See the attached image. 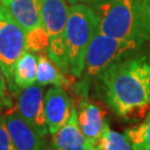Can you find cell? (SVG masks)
<instances>
[{"mask_svg": "<svg viewBox=\"0 0 150 150\" xmlns=\"http://www.w3.org/2000/svg\"><path fill=\"white\" fill-rule=\"evenodd\" d=\"M107 107L120 119L145 117L150 109V52L139 50L117 60L96 78Z\"/></svg>", "mask_w": 150, "mask_h": 150, "instance_id": "cell-1", "label": "cell"}, {"mask_svg": "<svg viewBox=\"0 0 150 150\" xmlns=\"http://www.w3.org/2000/svg\"><path fill=\"white\" fill-rule=\"evenodd\" d=\"M92 8L103 35L141 45L150 40V0H102Z\"/></svg>", "mask_w": 150, "mask_h": 150, "instance_id": "cell-2", "label": "cell"}, {"mask_svg": "<svg viewBox=\"0 0 150 150\" xmlns=\"http://www.w3.org/2000/svg\"><path fill=\"white\" fill-rule=\"evenodd\" d=\"M99 23L95 9L88 5L75 4L69 7L64 28V41L68 52L70 74L81 78L89 43Z\"/></svg>", "mask_w": 150, "mask_h": 150, "instance_id": "cell-3", "label": "cell"}, {"mask_svg": "<svg viewBox=\"0 0 150 150\" xmlns=\"http://www.w3.org/2000/svg\"><path fill=\"white\" fill-rule=\"evenodd\" d=\"M141 47L142 45L139 42L106 36L97 29L87 50L82 80L77 86L79 95L88 96L91 80L96 79L111 64L138 51Z\"/></svg>", "mask_w": 150, "mask_h": 150, "instance_id": "cell-4", "label": "cell"}, {"mask_svg": "<svg viewBox=\"0 0 150 150\" xmlns=\"http://www.w3.org/2000/svg\"><path fill=\"white\" fill-rule=\"evenodd\" d=\"M69 7L66 0H41V19L49 36L47 54L66 74H69V60L64 41V28Z\"/></svg>", "mask_w": 150, "mask_h": 150, "instance_id": "cell-5", "label": "cell"}, {"mask_svg": "<svg viewBox=\"0 0 150 150\" xmlns=\"http://www.w3.org/2000/svg\"><path fill=\"white\" fill-rule=\"evenodd\" d=\"M26 50V33L0 4V67L5 74L8 90L13 92L12 72L18 59Z\"/></svg>", "mask_w": 150, "mask_h": 150, "instance_id": "cell-6", "label": "cell"}, {"mask_svg": "<svg viewBox=\"0 0 150 150\" xmlns=\"http://www.w3.org/2000/svg\"><path fill=\"white\" fill-rule=\"evenodd\" d=\"M17 112L41 137L47 136L49 130L43 109L42 86L33 83L20 91L17 100Z\"/></svg>", "mask_w": 150, "mask_h": 150, "instance_id": "cell-7", "label": "cell"}, {"mask_svg": "<svg viewBox=\"0 0 150 150\" xmlns=\"http://www.w3.org/2000/svg\"><path fill=\"white\" fill-rule=\"evenodd\" d=\"M78 123L82 134L98 150V142L101 134L109 127L107 110L100 105L88 99V96H80L78 102Z\"/></svg>", "mask_w": 150, "mask_h": 150, "instance_id": "cell-8", "label": "cell"}, {"mask_svg": "<svg viewBox=\"0 0 150 150\" xmlns=\"http://www.w3.org/2000/svg\"><path fill=\"white\" fill-rule=\"evenodd\" d=\"M72 101L61 87L52 86L43 96V109L49 134L57 132L68 121Z\"/></svg>", "mask_w": 150, "mask_h": 150, "instance_id": "cell-9", "label": "cell"}, {"mask_svg": "<svg viewBox=\"0 0 150 150\" xmlns=\"http://www.w3.org/2000/svg\"><path fill=\"white\" fill-rule=\"evenodd\" d=\"M2 119L17 150H45L43 137L17 111L6 113Z\"/></svg>", "mask_w": 150, "mask_h": 150, "instance_id": "cell-10", "label": "cell"}, {"mask_svg": "<svg viewBox=\"0 0 150 150\" xmlns=\"http://www.w3.org/2000/svg\"><path fill=\"white\" fill-rule=\"evenodd\" d=\"M52 147L56 150H96L79 127L77 107L74 101L68 121L52 134Z\"/></svg>", "mask_w": 150, "mask_h": 150, "instance_id": "cell-11", "label": "cell"}, {"mask_svg": "<svg viewBox=\"0 0 150 150\" xmlns=\"http://www.w3.org/2000/svg\"><path fill=\"white\" fill-rule=\"evenodd\" d=\"M1 4L25 33L42 25L41 0H2Z\"/></svg>", "mask_w": 150, "mask_h": 150, "instance_id": "cell-12", "label": "cell"}, {"mask_svg": "<svg viewBox=\"0 0 150 150\" xmlns=\"http://www.w3.org/2000/svg\"><path fill=\"white\" fill-rule=\"evenodd\" d=\"M76 77L66 74L48 57L47 54H38L37 82L40 86H56L68 89L75 85Z\"/></svg>", "mask_w": 150, "mask_h": 150, "instance_id": "cell-13", "label": "cell"}, {"mask_svg": "<svg viewBox=\"0 0 150 150\" xmlns=\"http://www.w3.org/2000/svg\"><path fill=\"white\" fill-rule=\"evenodd\" d=\"M38 54L25 50L21 57L18 59L12 72V86L13 92L33 85L37 80Z\"/></svg>", "mask_w": 150, "mask_h": 150, "instance_id": "cell-14", "label": "cell"}, {"mask_svg": "<svg viewBox=\"0 0 150 150\" xmlns=\"http://www.w3.org/2000/svg\"><path fill=\"white\" fill-rule=\"evenodd\" d=\"M123 134L134 150H150V109L141 122L125 129Z\"/></svg>", "mask_w": 150, "mask_h": 150, "instance_id": "cell-15", "label": "cell"}, {"mask_svg": "<svg viewBox=\"0 0 150 150\" xmlns=\"http://www.w3.org/2000/svg\"><path fill=\"white\" fill-rule=\"evenodd\" d=\"M98 150H134V148L125 134L107 127L98 142Z\"/></svg>", "mask_w": 150, "mask_h": 150, "instance_id": "cell-16", "label": "cell"}, {"mask_svg": "<svg viewBox=\"0 0 150 150\" xmlns=\"http://www.w3.org/2000/svg\"><path fill=\"white\" fill-rule=\"evenodd\" d=\"M49 36L43 25L32 29L26 33V50L35 54H47Z\"/></svg>", "mask_w": 150, "mask_h": 150, "instance_id": "cell-17", "label": "cell"}, {"mask_svg": "<svg viewBox=\"0 0 150 150\" xmlns=\"http://www.w3.org/2000/svg\"><path fill=\"white\" fill-rule=\"evenodd\" d=\"M8 83L5 77V74L0 67V108L11 107L12 101H11L10 96L8 95Z\"/></svg>", "mask_w": 150, "mask_h": 150, "instance_id": "cell-18", "label": "cell"}, {"mask_svg": "<svg viewBox=\"0 0 150 150\" xmlns=\"http://www.w3.org/2000/svg\"><path fill=\"white\" fill-rule=\"evenodd\" d=\"M0 150H17L6 128L2 116H0Z\"/></svg>", "mask_w": 150, "mask_h": 150, "instance_id": "cell-19", "label": "cell"}, {"mask_svg": "<svg viewBox=\"0 0 150 150\" xmlns=\"http://www.w3.org/2000/svg\"><path fill=\"white\" fill-rule=\"evenodd\" d=\"M66 1H68L71 5H75V4H83V5H88V6L93 7V6L98 5L99 2H101L102 0H66Z\"/></svg>", "mask_w": 150, "mask_h": 150, "instance_id": "cell-20", "label": "cell"}, {"mask_svg": "<svg viewBox=\"0 0 150 150\" xmlns=\"http://www.w3.org/2000/svg\"><path fill=\"white\" fill-rule=\"evenodd\" d=\"M0 1H2V0H0Z\"/></svg>", "mask_w": 150, "mask_h": 150, "instance_id": "cell-21", "label": "cell"}]
</instances>
